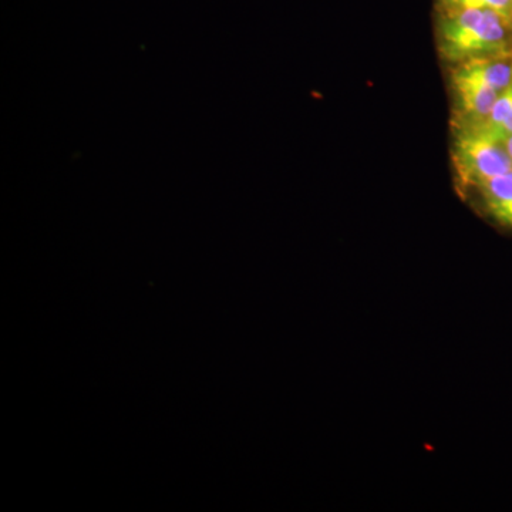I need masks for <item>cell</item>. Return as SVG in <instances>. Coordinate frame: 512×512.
Masks as SVG:
<instances>
[{
	"instance_id": "2",
	"label": "cell",
	"mask_w": 512,
	"mask_h": 512,
	"mask_svg": "<svg viewBox=\"0 0 512 512\" xmlns=\"http://www.w3.org/2000/svg\"><path fill=\"white\" fill-rule=\"evenodd\" d=\"M453 163L463 191L512 170V160L501 141L476 128H458Z\"/></svg>"
},
{
	"instance_id": "6",
	"label": "cell",
	"mask_w": 512,
	"mask_h": 512,
	"mask_svg": "<svg viewBox=\"0 0 512 512\" xmlns=\"http://www.w3.org/2000/svg\"><path fill=\"white\" fill-rule=\"evenodd\" d=\"M440 12L464 9H490L512 20V0H437Z\"/></svg>"
},
{
	"instance_id": "4",
	"label": "cell",
	"mask_w": 512,
	"mask_h": 512,
	"mask_svg": "<svg viewBox=\"0 0 512 512\" xmlns=\"http://www.w3.org/2000/svg\"><path fill=\"white\" fill-rule=\"evenodd\" d=\"M485 212L503 227L512 229V170L474 188Z\"/></svg>"
},
{
	"instance_id": "5",
	"label": "cell",
	"mask_w": 512,
	"mask_h": 512,
	"mask_svg": "<svg viewBox=\"0 0 512 512\" xmlns=\"http://www.w3.org/2000/svg\"><path fill=\"white\" fill-rule=\"evenodd\" d=\"M476 130L483 131L498 141L512 136V84L498 96L487 119Z\"/></svg>"
},
{
	"instance_id": "7",
	"label": "cell",
	"mask_w": 512,
	"mask_h": 512,
	"mask_svg": "<svg viewBox=\"0 0 512 512\" xmlns=\"http://www.w3.org/2000/svg\"><path fill=\"white\" fill-rule=\"evenodd\" d=\"M501 143H503L505 151H507L508 156H510L512 160V136L504 138V140L501 141Z\"/></svg>"
},
{
	"instance_id": "3",
	"label": "cell",
	"mask_w": 512,
	"mask_h": 512,
	"mask_svg": "<svg viewBox=\"0 0 512 512\" xmlns=\"http://www.w3.org/2000/svg\"><path fill=\"white\" fill-rule=\"evenodd\" d=\"M451 84L456 97L458 128L481 126L501 93L466 63L454 64Z\"/></svg>"
},
{
	"instance_id": "1",
	"label": "cell",
	"mask_w": 512,
	"mask_h": 512,
	"mask_svg": "<svg viewBox=\"0 0 512 512\" xmlns=\"http://www.w3.org/2000/svg\"><path fill=\"white\" fill-rule=\"evenodd\" d=\"M512 20L490 9L440 12L439 53L453 64L511 50Z\"/></svg>"
}]
</instances>
